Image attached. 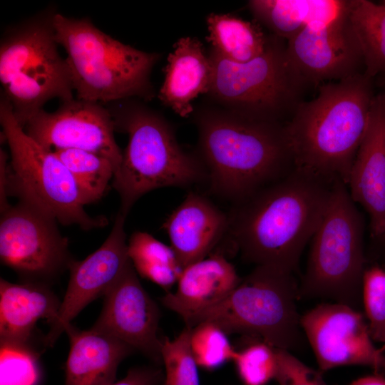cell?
I'll use <instances>...</instances> for the list:
<instances>
[{
    "label": "cell",
    "mask_w": 385,
    "mask_h": 385,
    "mask_svg": "<svg viewBox=\"0 0 385 385\" xmlns=\"http://www.w3.org/2000/svg\"><path fill=\"white\" fill-rule=\"evenodd\" d=\"M335 181L294 167L237 203L227 232L244 259L295 273L327 211Z\"/></svg>",
    "instance_id": "cell-1"
},
{
    "label": "cell",
    "mask_w": 385,
    "mask_h": 385,
    "mask_svg": "<svg viewBox=\"0 0 385 385\" xmlns=\"http://www.w3.org/2000/svg\"><path fill=\"white\" fill-rule=\"evenodd\" d=\"M364 73L324 83L284 124L294 167L348 185L375 96Z\"/></svg>",
    "instance_id": "cell-2"
},
{
    "label": "cell",
    "mask_w": 385,
    "mask_h": 385,
    "mask_svg": "<svg viewBox=\"0 0 385 385\" xmlns=\"http://www.w3.org/2000/svg\"><path fill=\"white\" fill-rule=\"evenodd\" d=\"M196 123L199 160L210 189L236 204L294 168L284 123L250 119L222 108L201 111Z\"/></svg>",
    "instance_id": "cell-3"
},
{
    "label": "cell",
    "mask_w": 385,
    "mask_h": 385,
    "mask_svg": "<svg viewBox=\"0 0 385 385\" xmlns=\"http://www.w3.org/2000/svg\"><path fill=\"white\" fill-rule=\"evenodd\" d=\"M52 25L56 41L67 53L78 99L107 103L153 98L150 74L158 53L124 44L86 19L53 14Z\"/></svg>",
    "instance_id": "cell-4"
},
{
    "label": "cell",
    "mask_w": 385,
    "mask_h": 385,
    "mask_svg": "<svg viewBox=\"0 0 385 385\" xmlns=\"http://www.w3.org/2000/svg\"><path fill=\"white\" fill-rule=\"evenodd\" d=\"M113 113L115 130L128 135L113 186L127 216L135 202L155 189L187 186L206 177L199 158L178 145L173 128L157 113L139 105H127Z\"/></svg>",
    "instance_id": "cell-5"
},
{
    "label": "cell",
    "mask_w": 385,
    "mask_h": 385,
    "mask_svg": "<svg viewBox=\"0 0 385 385\" xmlns=\"http://www.w3.org/2000/svg\"><path fill=\"white\" fill-rule=\"evenodd\" d=\"M299 285L294 273L258 265L222 302L185 322L192 328L212 322L227 334L258 339L274 348L300 350L305 336L297 308Z\"/></svg>",
    "instance_id": "cell-6"
},
{
    "label": "cell",
    "mask_w": 385,
    "mask_h": 385,
    "mask_svg": "<svg viewBox=\"0 0 385 385\" xmlns=\"http://www.w3.org/2000/svg\"><path fill=\"white\" fill-rule=\"evenodd\" d=\"M364 222L347 185L335 181L327 211L311 240L299 298L328 299L357 309L366 256Z\"/></svg>",
    "instance_id": "cell-7"
},
{
    "label": "cell",
    "mask_w": 385,
    "mask_h": 385,
    "mask_svg": "<svg viewBox=\"0 0 385 385\" xmlns=\"http://www.w3.org/2000/svg\"><path fill=\"white\" fill-rule=\"evenodd\" d=\"M208 56L212 72L207 94L224 109L255 120L284 123L303 101L307 88L289 61L284 39L270 36L264 52L245 63L227 61L212 50Z\"/></svg>",
    "instance_id": "cell-8"
},
{
    "label": "cell",
    "mask_w": 385,
    "mask_h": 385,
    "mask_svg": "<svg viewBox=\"0 0 385 385\" xmlns=\"http://www.w3.org/2000/svg\"><path fill=\"white\" fill-rule=\"evenodd\" d=\"M53 16L16 26L1 43L3 98L21 127L48 101L58 98L63 103L73 98L66 61L57 49Z\"/></svg>",
    "instance_id": "cell-9"
},
{
    "label": "cell",
    "mask_w": 385,
    "mask_h": 385,
    "mask_svg": "<svg viewBox=\"0 0 385 385\" xmlns=\"http://www.w3.org/2000/svg\"><path fill=\"white\" fill-rule=\"evenodd\" d=\"M0 123L11 155L6 191L27 200L64 225H77L85 230L104 227L103 216L91 217L88 204L72 174L56 155L29 136L16 121L9 103H0Z\"/></svg>",
    "instance_id": "cell-10"
},
{
    "label": "cell",
    "mask_w": 385,
    "mask_h": 385,
    "mask_svg": "<svg viewBox=\"0 0 385 385\" xmlns=\"http://www.w3.org/2000/svg\"><path fill=\"white\" fill-rule=\"evenodd\" d=\"M1 215L2 264L26 282L43 284L69 267L73 260L68 240L60 233L54 217L25 200Z\"/></svg>",
    "instance_id": "cell-11"
},
{
    "label": "cell",
    "mask_w": 385,
    "mask_h": 385,
    "mask_svg": "<svg viewBox=\"0 0 385 385\" xmlns=\"http://www.w3.org/2000/svg\"><path fill=\"white\" fill-rule=\"evenodd\" d=\"M301 327L322 373L343 366H365L385 373V354L377 349L357 309L322 303L301 316Z\"/></svg>",
    "instance_id": "cell-12"
},
{
    "label": "cell",
    "mask_w": 385,
    "mask_h": 385,
    "mask_svg": "<svg viewBox=\"0 0 385 385\" xmlns=\"http://www.w3.org/2000/svg\"><path fill=\"white\" fill-rule=\"evenodd\" d=\"M286 51L293 70L306 88L364 71L361 46L349 11L338 19L315 23L301 31L286 41Z\"/></svg>",
    "instance_id": "cell-13"
},
{
    "label": "cell",
    "mask_w": 385,
    "mask_h": 385,
    "mask_svg": "<svg viewBox=\"0 0 385 385\" xmlns=\"http://www.w3.org/2000/svg\"><path fill=\"white\" fill-rule=\"evenodd\" d=\"M46 149H78L109 159L118 172L123 152L114 138L112 112L99 103L74 99L63 102L54 112L41 110L22 127Z\"/></svg>",
    "instance_id": "cell-14"
},
{
    "label": "cell",
    "mask_w": 385,
    "mask_h": 385,
    "mask_svg": "<svg viewBox=\"0 0 385 385\" xmlns=\"http://www.w3.org/2000/svg\"><path fill=\"white\" fill-rule=\"evenodd\" d=\"M125 218L118 211L112 230L101 246L84 260L71 262L65 295L44 337L46 346H52L88 304L104 297L130 265L124 229Z\"/></svg>",
    "instance_id": "cell-15"
},
{
    "label": "cell",
    "mask_w": 385,
    "mask_h": 385,
    "mask_svg": "<svg viewBox=\"0 0 385 385\" xmlns=\"http://www.w3.org/2000/svg\"><path fill=\"white\" fill-rule=\"evenodd\" d=\"M103 299L102 310L92 327L162 363L163 341L158 335L160 310L142 286L132 263Z\"/></svg>",
    "instance_id": "cell-16"
},
{
    "label": "cell",
    "mask_w": 385,
    "mask_h": 385,
    "mask_svg": "<svg viewBox=\"0 0 385 385\" xmlns=\"http://www.w3.org/2000/svg\"><path fill=\"white\" fill-rule=\"evenodd\" d=\"M347 187L369 215L372 238L380 241L385 234V91L374 98Z\"/></svg>",
    "instance_id": "cell-17"
},
{
    "label": "cell",
    "mask_w": 385,
    "mask_h": 385,
    "mask_svg": "<svg viewBox=\"0 0 385 385\" xmlns=\"http://www.w3.org/2000/svg\"><path fill=\"white\" fill-rule=\"evenodd\" d=\"M228 227L229 217L196 192H190L163 225L183 269L205 258Z\"/></svg>",
    "instance_id": "cell-18"
},
{
    "label": "cell",
    "mask_w": 385,
    "mask_h": 385,
    "mask_svg": "<svg viewBox=\"0 0 385 385\" xmlns=\"http://www.w3.org/2000/svg\"><path fill=\"white\" fill-rule=\"evenodd\" d=\"M241 280L232 264L215 253L184 267L176 290L166 292L160 300L185 323L222 302Z\"/></svg>",
    "instance_id": "cell-19"
},
{
    "label": "cell",
    "mask_w": 385,
    "mask_h": 385,
    "mask_svg": "<svg viewBox=\"0 0 385 385\" xmlns=\"http://www.w3.org/2000/svg\"><path fill=\"white\" fill-rule=\"evenodd\" d=\"M70 350L65 366V385H110L120 363L135 351L111 334L91 327L81 330L71 324L65 332Z\"/></svg>",
    "instance_id": "cell-20"
},
{
    "label": "cell",
    "mask_w": 385,
    "mask_h": 385,
    "mask_svg": "<svg viewBox=\"0 0 385 385\" xmlns=\"http://www.w3.org/2000/svg\"><path fill=\"white\" fill-rule=\"evenodd\" d=\"M61 302L43 283H12L0 280V341L1 344L31 346L37 322L51 324Z\"/></svg>",
    "instance_id": "cell-21"
},
{
    "label": "cell",
    "mask_w": 385,
    "mask_h": 385,
    "mask_svg": "<svg viewBox=\"0 0 385 385\" xmlns=\"http://www.w3.org/2000/svg\"><path fill=\"white\" fill-rule=\"evenodd\" d=\"M212 72L201 42L192 37L181 38L168 56L158 98L175 113L187 117L193 111L192 101L208 93Z\"/></svg>",
    "instance_id": "cell-22"
},
{
    "label": "cell",
    "mask_w": 385,
    "mask_h": 385,
    "mask_svg": "<svg viewBox=\"0 0 385 385\" xmlns=\"http://www.w3.org/2000/svg\"><path fill=\"white\" fill-rule=\"evenodd\" d=\"M350 0H252L248 8L259 24L288 41L309 26L346 14Z\"/></svg>",
    "instance_id": "cell-23"
},
{
    "label": "cell",
    "mask_w": 385,
    "mask_h": 385,
    "mask_svg": "<svg viewBox=\"0 0 385 385\" xmlns=\"http://www.w3.org/2000/svg\"><path fill=\"white\" fill-rule=\"evenodd\" d=\"M211 50L235 63L248 62L265 50L269 36L259 24L224 14H210L206 19Z\"/></svg>",
    "instance_id": "cell-24"
},
{
    "label": "cell",
    "mask_w": 385,
    "mask_h": 385,
    "mask_svg": "<svg viewBox=\"0 0 385 385\" xmlns=\"http://www.w3.org/2000/svg\"><path fill=\"white\" fill-rule=\"evenodd\" d=\"M349 17L364 58V73L371 79L385 74V6L350 0Z\"/></svg>",
    "instance_id": "cell-25"
},
{
    "label": "cell",
    "mask_w": 385,
    "mask_h": 385,
    "mask_svg": "<svg viewBox=\"0 0 385 385\" xmlns=\"http://www.w3.org/2000/svg\"><path fill=\"white\" fill-rule=\"evenodd\" d=\"M128 253L135 270L142 277L161 287L166 292L177 284L183 267L171 246L147 232H135L128 242Z\"/></svg>",
    "instance_id": "cell-26"
},
{
    "label": "cell",
    "mask_w": 385,
    "mask_h": 385,
    "mask_svg": "<svg viewBox=\"0 0 385 385\" xmlns=\"http://www.w3.org/2000/svg\"><path fill=\"white\" fill-rule=\"evenodd\" d=\"M53 153L72 174L88 204L103 196L115 173L109 159L78 149H62Z\"/></svg>",
    "instance_id": "cell-27"
},
{
    "label": "cell",
    "mask_w": 385,
    "mask_h": 385,
    "mask_svg": "<svg viewBox=\"0 0 385 385\" xmlns=\"http://www.w3.org/2000/svg\"><path fill=\"white\" fill-rule=\"evenodd\" d=\"M189 344L197 366L208 371L232 361L237 351L227 333L210 322H202L190 328Z\"/></svg>",
    "instance_id": "cell-28"
},
{
    "label": "cell",
    "mask_w": 385,
    "mask_h": 385,
    "mask_svg": "<svg viewBox=\"0 0 385 385\" xmlns=\"http://www.w3.org/2000/svg\"><path fill=\"white\" fill-rule=\"evenodd\" d=\"M190 328L185 327L175 339L162 343V363L165 366V385H200L197 364L192 354L189 339Z\"/></svg>",
    "instance_id": "cell-29"
},
{
    "label": "cell",
    "mask_w": 385,
    "mask_h": 385,
    "mask_svg": "<svg viewBox=\"0 0 385 385\" xmlns=\"http://www.w3.org/2000/svg\"><path fill=\"white\" fill-rule=\"evenodd\" d=\"M361 302L373 341L385 344V269L379 265L365 269Z\"/></svg>",
    "instance_id": "cell-30"
},
{
    "label": "cell",
    "mask_w": 385,
    "mask_h": 385,
    "mask_svg": "<svg viewBox=\"0 0 385 385\" xmlns=\"http://www.w3.org/2000/svg\"><path fill=\"white\" fill-rule=\"evenodd\" d=\"M232 361L244 385H267L274 379L275 352L265 342L260 341L237 351Z\"/></svg>",
    "instance_id": "cell-31"
},
{
    "label": "cell",
    "mask_w": 385,
    "mask_h": 385,
    "mask_svg": "<svg viewBox=\"0 0 385 385\" xmlns=\"http://www.w3.org/2000/svg\"><path fill=\"white\" fill-rule=\"evenodd\" d=\"M0 385H36L38 354L30 346L1 344Z\"/></svg>",
    "instance_id": "cell-32"
},
{
    "label": "cell",
    "mask_w": 385,
    "mask_h": 385,
    "mask_svg": "<svg viewBox=\"0 0 385 385\" xmlns=\"http://www.w3.org/2000/svg\"><path fill=\"white\" fill-rule=\"evenodd\" d=\"M273 348L277 364L274 379L279 385H327L320 371L306 365L288 350Z\"/></svg>",
    "instance_id": "cell-33"
},
{
    "label": "cell",
    "mask_w": 385,
    "mask_h": 385,
    "mask_svg": "<svg viewBox=\"0 0 385 385\" xmlns=\"http://www.w3.org/2000/svg\"><path fill=\"white\" fill-rule=\"evenodd\" d=\"M161 371L148 367H138L130 369L121 380L110 385H161Z\"/></svg>",
    "instance_id": "cell-34"
},
{
    "label": "cell",
    "mask_w": 385,
    "mask_h": 385,
    "mask_svg": "<svg viewBox=\"0 0 385 385\" xmlns=\"http://www.w3.org/2000/svg\"><path fill=\"white\" fill-rule=\"evenodd\" d=\"M0 155V209L1 212L6 210L10 205L8 204L6 191L8 156L4 150H1Z\"/></svg>",
    "instance_id": "cell-35"
},
{
    "label": "cell",
    "mask_w": 385,
    "mask_h": 385,
    "mask_svg": "<svg viewBox=\"0 0 385 385\" xmlns=\"http://www.w3.org/2000/svg\"><path fill=\"white\" fill-rule=\"evenodd\" d=\"M349 385H385V378L381 374L376 373L359 378Z\"/></svg>",
    "instance_id": "cell-36"
},
{
    "label": "cell",
    "mask_w": 385,
    "mask_h": 385,
    "mask_svg": "<svg viewBox=\"0 0 385 385\" xmlns=\"http://www.w3.org/2000/svg\"><path fill=\"white\" fill-rule=\"evenodd\" d=\"M376 78V83L382 88L383 91H385V74L379 76Z\"/></svg>",
    "instance_id": "cell-37"
},
{
    "label": "cell",
    "mask_w": 385,
    "mask_h": 385,
    "mask_svg": "<svg viewBox=\"0 0 385 385\" xmlns=\"http://www.w3.org/2000/svg\"><path fill=\"white\" fill-rule=\"evenodd\" d=\"M380 242H381L383 245H385V234H384V235L382 237V238L380 240Z\"/></svg>",
    "instance_id": "cell-38"
},
{
    "label": "cell",
    "mask_w": 385,
    "mask_h": 385,
    "mask_svg": "<svg viewBox=\"0 0 385 385\" xmlns=\"http://www.w3.org/2000/svg\"><path fill=\"white\" fill-rule=\"evenodd\" d=\"M380 4H381L383 6H385V0L381 1L380 2Z\"/></svg>",
    "instance_id": "cell-39"
},
{
    "label": "cell",
    "mask_w": 385,
    "mask_h": 385,
    "mask_svg": "<svg viewBox=\"0 0 385 385\" xmlns=\"http://www.w3.org/2000/svg\"><path fill=\"white\" fill-rule=\"evenodd\" d=\"M161 385H165V384H164V382H163Z\"/></svg>",
    "instance_id": "cell-40"
}]
</instances>
